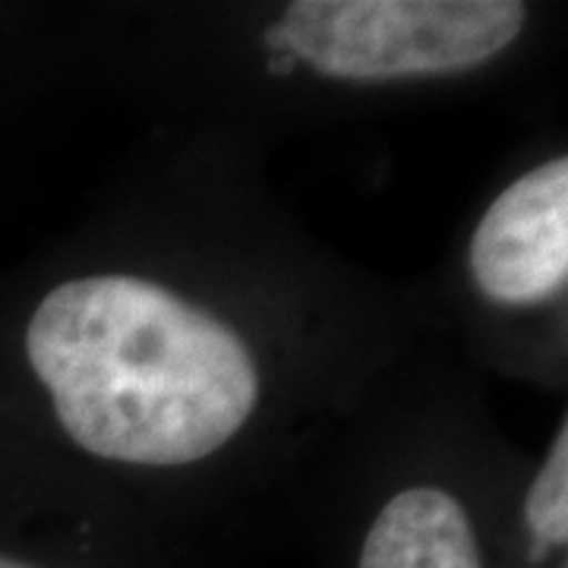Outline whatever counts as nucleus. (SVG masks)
Returning <instances> with one entry per match:
<instances>
[{
  "mask_svg": "<svg viewBox=\"0 0 568 568\" xmlns=\"http://www.w3.org/2000/svg\"><path fill=\"white\" fill-rule=\"evenodd\" d=\"M22 354L70 448L136 474L215 465L272 395L263 345L227 306L126 265L51 284Z\"/></svg>",
  "mask_w": 568,
  "mask_h": 568,
  "instance_id": "nucleus-1",
  "label": "nucleus"
},
{
  "mask_svg": "<svg viewBox=\"0 0 568 568\" xmlns=\"http://www.w3.org/2000/svg\"><path fill=\"white\" fill-rule=\"evenodd\" d=\"M518 0H294L260 22L256 48L275 73L345 89L474 77L528 36Z\"/></svg>",
  "mask_w": 568,
  "mask_h": 568,
  "instance_id": "nucleus-2",
  "label": "nucleus"
},
{
  "mask_svg": "<svg viewBox=\"0 0 568 568\" xmlns=\"http://www.w3.org/2000/svg\"><path fill=\"white\" fill-rule=\"evenodd\" d=\"M465 275L489 313L540 316L568 291V159L549 155L518 171L474 224Z\"/></svg>",
  "mask_w": 568,
  "mask_h": 568,
  "instance_id": "nucleus-3",
  "label": "nucleus"
},
{
  "mask_svg": "<svg viewBox=\"0 0 568 568\" xmlns=\"http://www.w3.org/2000/svg\"><path fill=\"white\" fill-rule=\"evenodd\" d=\"M357 568H487L462 489L433 477L398 484L366 525Z\"/></svg>",
  "mask_w": 568,
  "mask_h": 568,
  "instance_id": "nucleus-4",
  "label": "nucleus"
},
{
  "mask_svg": "<svg viewBox=\"0 0 568 568\" xmlns=\"http://www.w3.org/2000/svg\"><path fill=\"white\" fill-rule=\"evenodd\" d=\"M525 528L540 552L566 549L568 544V420L562 417L547 455L534 470L528 489H525Z\"/></svg>",
  "mask_w": 568,
  "mask_h": 568,
  "instance_id": "nucleus-5",
  "label": "nucleus"
},
{
  "mask_svg": "<svg viewBox=\"0 0 568 568\" xmlns=\"http://www.w3.org/2000/svg\"><path fill=\"white\" fill-rule=\"evenodd\" d=\"M0 568H41V566H32V562H22V559H13V556H3V552H0Z\"/></svg>",
  "mask_w": 568,
  "mask_h": 568,
  "instance_id": "nucleus-6",
  "label": "nucleus"
}]
</instances>
